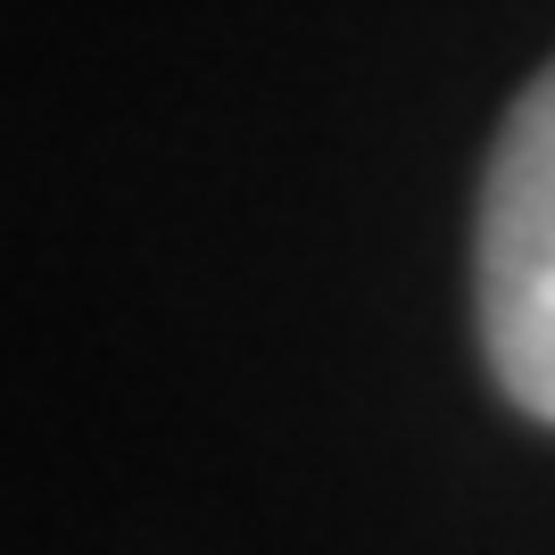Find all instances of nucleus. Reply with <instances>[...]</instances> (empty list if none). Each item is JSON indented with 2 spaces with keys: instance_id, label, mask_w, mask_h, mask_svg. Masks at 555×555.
I'll return each mask as SVG.
<instances>
[{
  "instance_id": "f257e3e1",
  "label": "nucleus",
  "mask_w": 555,
  "mask_h": 555,
  "mask_svg": "<svg viewBox=\"0 0 555 555\" xmlns=\"http://www.w3.org/2000/svg\"><path fill=\"white\" fill-rule=\"evenodd\" d=\"M481 340L514 406L555 423V59L514 100L489 150L481 232H473Z\"/></svg>"
}]
</instances>
